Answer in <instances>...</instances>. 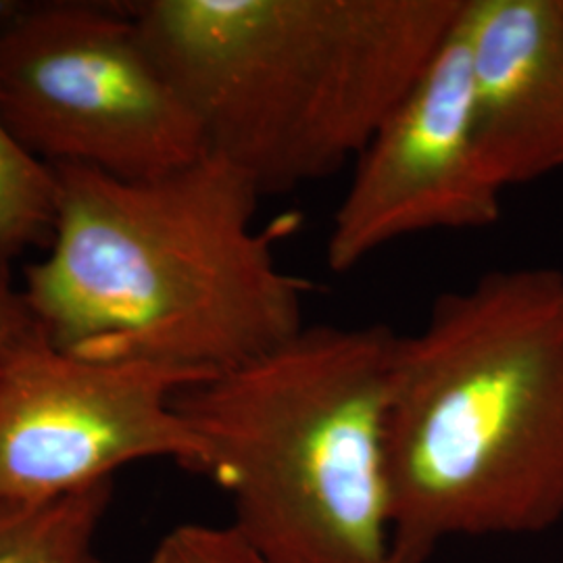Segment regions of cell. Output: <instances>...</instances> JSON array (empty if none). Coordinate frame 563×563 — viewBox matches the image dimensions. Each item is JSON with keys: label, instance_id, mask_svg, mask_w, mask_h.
Wrapping results in <instances>:
<instances>
[{"label": "cell", "instance_id": "10", "mask_svg": "<svg viewBox=\"0 0 563 563\" xmlns=\"http://www.w3.org/2000/svg\"><path fill=\"white\" fill-rule=\"evenodd\" d=\"M57 213L53 167L32 157L0 121V284L30 249H46Z\"/></svg>", "mask_w": 563, "mask_h": 563}, {"label": "cell", "instance_id": "12", "mask_svg": "<svg viewBox=\"0 0 563 563\" xmlns=\"http://www.w3.org/2000/svg\"><path fill=\"white\" fill-rule=\"evenodd\" d=\"M36 332L27 305L11 284H0V363Z\"/></svg>", "mask_w": 563, "mask_h": 563}, {"label": "cell", "instance_id": "11", "mask_svg": "<svg viewBox=\"0 0 563 563\" xmlns=\"http://www.w3.org/2000/svg\"><path fill=\"white\" fill-rule=\"evenodd\" d=\"M148 563H265L230 526L188 522L172 528Z\"/></svg>", "mask_w": 563, "mask_h": 563}, {"label": "cell", "instance_id": "2", "mask_svg": "<svg viewBox=\"0 0 563 563\" xmlns=\"http://www.w3.org/2000/svg\"><path fill=\"white\" fill-rule=\"evenodd\" d=\"M386 472L402 563L563 522V272L509 267L399 334Z\"/></svg>", "mask_w": 563, "mask_h": 563}, {"label": "cell", "instance_id": "1", "mask_svg": "<svg viewBox=\"0 0 563 563\" xmlns=\"http://www.w3.org/2000/svg\"><path fill=\"white\" fill-rule=\"evenodd\" d=\"M57 213L21 297L42 336L86 362L202 383L299 334L305 282L255 228L262 195L205 155L153 180L57 165Z\"/></svg>", "mask_w": 563, "mask_h": 563}, {"label": "cell", "instance_id": "5", "mask_svg": "<svg viewBox=\"0 0 563 563\" xmlns=\"http://www.w3.org/2000/svg\"><path fill=\"white\" fill-rule=\"evenodd\" d=\"M0 121L48 167L153 180L207 155L125 4L0 2Z\"/></svg>", "mask_w": 563, "mask_h": 563}, {"label": "cell", "instance_id": "8", "mask_svg": "<svg viewBox=\"0 0 563 563\" xmlns=\"http://www.w3.org/2000/svg\"><path fill=\"white\" fill-rule=\"evenodd\" d=\"M478 165L499 192L563 167V0H463Z\"/></svg>", "mask_w": 563, "mask_h": 563}, {"label": "cell", "instance_id": "6", "mask_svg": "<svg viewBox=\"0 0 563 563\" xmlns=\"http://www.w3.org/2000/svg\"><path fill=\"white\" fill-rule=\"evenodd\" d=\"M190 384L159 365L67 355L36 328L0 363V504H46L148 460L201 472V443L176 409Z\"/></svg>", "mask_w": 563, "mask_h": 563}, {"label": "cell", "instance_id": "3", "mask_svg": "<svg viewBox=\"0 0 563 563\" xmlns=\"http://www.w3.org/2000/svg\"><path fill=\"white\" fill-rule=\"evenodd\" d=\"M463 0L125 2L205 151L257 192L349 163L420 80Z\"/></svg>", "mask_w": 563, "mask_h": 563}, {"label": "cell", "instance_id": "7", "mask_svg": "<svg viewBox=\"0 0 563 563\" xmlns=\"http://www.w3.org/2000/svg\"><path fill=\"white\" fill-rule=\"evenodd\" d=\"M460 20L462 13L420 80L357 157L325 242L332 272H349L413 234L499 222L504 192L486 180L474 146Z\"/></svg>", "mask_w": 563, "mask_h": 563}, {"label": "cell", "instance_id": "4", "mask_svg": "<svg viewBox=\"0 0 563 563\" xmlns=\"http://www.w3.org/2000/svg\"><path fill=\"white\" fill-rule=\"evenodd\" d=\"M397 336L386 325H305L176 409L230 526L265 563H402L386 472Z\"/></svg>", "mask_w": 563, "mask_h": 563}, {"label": "cell", "instance_id": "9", "mask_svg": "<svg viewBox=\"0 0 563 563\" xmlns=\"http://www.w3.org/2000/svg\"><path fill=\"white\" fill-rule=\"evenodd\" d=\"M113 481L46 504H0V563H104L97 541Z\"/></svg>", "mask_w": 563, "mask_h": 563}]
</instances>
